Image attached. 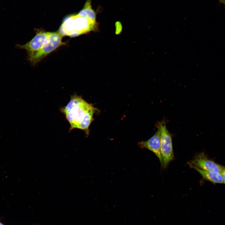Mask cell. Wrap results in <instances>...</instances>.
Listing matches in <instances>:
<instances>
[{
  "mask_svg": "<svg viewBox=\"0 0 225 225\" xmlns=\"http://www.w3.org/2000/svg\"><path fill=\"white\" fill-rule=\"evenodd\" d=\"M62 35L58 32H52L42 47L30 60L35 64L60 46L65 44L62 42Z\"/></svg>",
  "mask_w": 225,
  "mask_h": 225,
  "instance_id": "4",
  "label": "cell"
},
{
  "mask_svg": "<svg viewBox=\"0 0 225 225\" xmlns=\"http://www.w3.org/2000/svg\"><path fill=\"white\" fill-rule=\"evenodd\" d=\"M220 3L223 4L225 7V0H218Z\"/></svg>",
  "mask_w": 225,
  "mask_h": 225,
  "instance_id": "11",
  "label": "cell"
},
{
  "mask_svg": "<svg viewBox=\"0 0 225 225\" xmlns=\"http://www.w3.org/2000/svg\"><path fill=\"white\" fill-rule=\"evenodd\" d=\"M221 173L222 176L223 183L225 184V167H223Z\"/></svg>",
  "mask_w": 225,
  "mask_h": 225,
  "instance_id": "10",
  "label": "cell"
},
{
  "mask_svg": "<svg viewBox=\"0 0 225 225\" xmlns=\"http://www.w3.org/2000/svg\"><path fill=\"white\" fill-rule=\"evenodd\" d=\"M0 225H4L0 222Z\"/></svg>",
  "mask_w": 225,
  "mask_h": 225,
  "instance_id": "12",
  "label": "cell"
},
{
  "mask_svg": "<svg viewBox=\"0 0 225 225\" xmlns=\"http://www.w3.org/2000/svg\"><path fill=\"white\" fill-rule=\"evenodd\" d=\"M97 109L86 102L81 96L76 94L70 96V100L65 106L60 108L69 122V132L77 128L83 130L87 135L93 116Z\"/></svg>",
  "mask_w": 225,
  "mask_h": 225,
  "instance_id": "1",
  "label": "cell"
},
{
  "mask_svg": "<svg viewBox=\"0 0 225 225\" xmlns=\"http://www.w3.org/2000/svg\"><path fill=\"white\" fill-rule=\"evenodd\" d=\"M52 32L40 31L29 42L23 45H18V47L26 50L30 60L42 47L47 38Z\"/></svg>",
  "mask_w": 225,
  "mask_h": 225,
  "instance_id": "5",
  "label": "cell"
},
{
  "mask_svg": "<svg viewBox=\"0 0 225 225\" xmlns=\"http://www.w3.org/2000/svg\"><path fill=\"white\" fill-rule=\"evenodd\" d=\"M189 165L191 167H197L202 170L212 171L222 173L223 166L211 160L204 153H201L192 160Z\"/></svg>",
  "mask_w": 225,
  "mask_h": 225,
  "instance_id": "6",
  "label": "cell"
},
{
  "mask_svg": "<svg viewBox=\"0 0 225 225\" xmlns=\"http://www.w3.org/2000/svg\"><path fill=\"white\" fill-rule=\"evenodd\" d=\"M160 134L161 152L163 161V167L166 168L174 158L172 135L167 129L164 121L156 125Z\"/></svg>",
  "mask_w": 225,
  "mask_h": 225,
  "instance_id": "3",
  "label": "cell"
},
{
  "mask_svg": "<svg viewBox=\"0 0 225 225\" xmlns=\"http://www.w3.org/2000/svg\"><path fill=\"white\" fill-rule=\"evenodd\" d=\"M78 14L95 21V12L92 8L90 0L86 2L83 8L79 12Z\"/></svg>",
  "mask_w": 225,
  "mask_h": 225,
  "instance_id": "9",
  "label": "cell"
},
{
  "mask_svg": "<svg viewBox=\"0 0 225 225\" xmlns=\"http://www.w3.org/2000/svg\"><path fill=\"white\" fill-rule=\"evenodd\" d=\"M191 167L198 172L205 180L214 183H223L222 176L221 173L212 171L202 170L195 167Z\"/></svg>",
  "mask_w": 225,
  "mask_h": 225,
  "instance_id": "8",
  "label": "cell"
},
{
  "mask_svg": "<svg viewBox=\"0 0 225 225\" xmlns=\"http://www.w3.org/2000/svg\"><path fill=\"white\" fill-rule=\"evenodd\" d=\"M95 21L78 13L67 16L63 20L58 32L62 35L74 37L92 29Z\"/></svg>",
  "mask_w": 225,
  "mask_h": 225,
  "instance_id": "2",
  "label": "cell"
},
{
  "mask_svg": "<svg viewBox=\"0 0 225 225\" xmlns=\"http://www.w3.org/2000/svg\"><path fill=\"white\" fill-rule=\"evenodd\" d=\"M138 145L141 148H147L152 152L158 158L161 165L163 167V161L161 152L160 134L158 129L155 133L149 139L140 142Z\"/></svg>",
  "mask_w": 225,
  "mask_h": 225,
  "instance_id": "7",
  "label": "cell"
}]
</instances>
